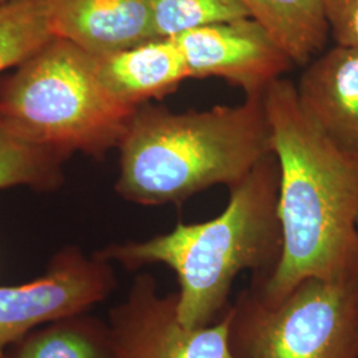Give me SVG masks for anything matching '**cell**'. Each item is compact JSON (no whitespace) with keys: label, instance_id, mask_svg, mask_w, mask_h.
Returning a JSON list of instances; mask_svg holds the SVG:
<instances>
[{"label":"cell","instance_id":"6da1fadb","mask_svg":"<svg viewBox=\"0 0 358 358\" xmlns=\"http://www.w3.org/2000/svg\"><path fill=\"white\" fill-rule=\"evenodd\" d=\"M279 166L282 254L255 289L276 303L307 279H358V154L321 131L279 78L263 94Z\"/></svg>","mask_w":358,"mask_h":358},{"label":"cell","instance_id":"7a4b0ae2","mask_svg":"<svg viewBox=\"0 0 358 358\" xmlns=\"http://www.w3.org/2000/svg\"><path fill=\"white\" fill-rule=\"evenodd\" d=\"M117 192L142 206L180 205L213 186L241 183L272 154L263 94L235 106L171 112L145 103L118 142Z\"/></svg>","mask_w":358,"mask_h":358},{"label":"cell","instance_id":"3957f363","mask_svg":"<svg viewBox=\"0 0 358 358\" xmlns=\"http://www.w3.org/2000/svg\"><path fill=\"white\" fill-rule=\"evenodd\" d=\"M226 208L210 220L178 223L174 230L142 242L115 244L99 252L125 268L164 264L179 284L178 315L190 328L222 316L236 276L245 269L266 278L282 254L278 215L279 166L269 154L230 189Z\"/></svg>","mask_w":358,"mask_h":358},{"label":"cell","instance_id":"277c9868","mask_svg":"<svg viewBox=\"0 0 358 358\" xmlns=\"http://www.w3.org/2000/svg\"><path fill=\"white\" fill-rule=\"evenodd\" d=\"M136 109L105 90L93 55L62 38L50 40L0 84V122L62 154L101 155L118 146Z\"/></svg>","mask_w":358,"mask_h":358},{"label":"cell","instance_id":"5b68a950","mask_svg":"<svg viewBox=\"0 0 358 358\" xmlns=\"http://www.w3.org/2000/svg\"><path fill=\"white\" fill-rule=\"evenodd\" d=\"M229 310L236 358H358V279H307L276 303L251 289Z\"/></svg>","mask_w":358,"mask_h":358},{"label":"cell","instance_id":"8992f818","mask_svg":"<svg viewBox=\"0 0 358 358\" xmlns=\"http://www.w3.org/2000/svg\"><path fill=\"white\" fill-rule=\"evenodd\" d=\"M230 322L227 308L214 324L186 327L179 319L178 294H158L153 278L141 275L110 313L113 358H236Z\"/></svg>","mask_w":358,"mask_h":358},{"label":"cell","instance_id":"52a82bcc","mask_svg":"<svg viewBox=\"0 0 358 358\" xmlns=\"http://www.w3.org/2000/svg\"><path fill=\"white\" fill-rule=\"evenodd\" d=\"M115 285L109 260L71 250L56 256L38 279L0 287V358H8V348L38 325L85 313Z\"/></svg>","mask_w":358,"mask_h":358},{"label":"cell","instance_id":"ba28073f","mask_svg":"<svg viewBox=\"0 0 358 358\" xmlns=\"http://www.w3.org/2000/svg\"><path fill=\"white\" fill-rule=\"evenodd\" d=\"M192 78L217 77L245 92L266 90L294 66L289 56L251 17L217 22L173 36Z\"/></svg>","mask_w":358,"mask_h":358},{"label":"cell","instance_id":"9c48e42d","mask_svg":"<svg viewBox=\"0 0 358 358\" xmlns=\"http://www.w3.org/2000/svg\"><path fill=\"white\" fill-rule=\"evenodd\" d=\"M51 22L55 38L93 56L159 38L152 0H51Z\"/></svg>","mask_w":358,"mask_h":358},{"label":"cell","instance_id":"30bf717a","mask_svg":"<svg viewBox=\"0 0 358 358\" xmlns=\"http://www.w3.org/2000/svg\"><path fill=\"white\" fill-rule=\"evenodd\" d=\"M308 117L334 143L358 154V50L337 45L306 65L296 85Z\"/></svg>","mask_w":358,"mask_h":358},{"label":"cell","instance_id":"8fae6325","mask_svg":"<svg viewBox=\"0 0 358 358\" xmlns=\"http://www.w3.org/2000/svg\"><path fill=\"white\" fill-rule=\"evenodd\" d=\"M96 71L115 100L138 108L162 99L192 78L173 38H157L133 48L94 56Z\"/></svg>","mask_w":358,"mask_h":358},{"label":"cell","instance_id":"7c38bea8","mask_svg":"<svg viewBox=\"0 0 358 358\" xmlns=\"http://www.w3.org/2000/svg\"><path fill=\"white\" fill-rule=\"evenodd\" d=\"M294 65L316 59L331 36L327 0H238Z\"/></svg>","mask_w":358,"mask_h":358},{"label":"cell","instance_id":"4fadbf2b","mask_svg":"<svg viewBox=\"0 0 358 358\" xmlns=\"http://www.w3.org/2000/svg\"><path fill=\"white\" fill-rule=\"evenodd\" d=\"M83 315L27 334L16 344L13 358H113L109 327Z\"/></svg>","mask_w":358,"mask_h":358},{"label":"cell","instance_id":"5bb4252c","mask_svg":"<svg viewBox=\"0 0 358 358\" xmlns=\"http://www.w3.org/2000/svg\"><path fill=\"white\" fill-rule=\"evenodd\" d=\"M53 38L51 0L0 3V72L22 64Z\"/></svg>","mask_w":358,"mask_h":358},{"label":"cell","instance_id":"9a60e30c","mask_svg":"<svg viewBox=\"0 0 358 358\" xmlns=\"http://www.w3.org/2000/svg\"><path fill=\"white\" fill-rule=\"evenodd\" d=\"M64 154L26 141L0 122V190L13 186L51 189Z\"/></svg>","mask_w":358,"mask_h":358},{"label":"cell","instance_id":"2e32d148","mask_svg":"<svg viewBox=\"0 0 358 358\" xmlns=\"http://www.w3.org/2000/svg\"><path fill=\"white\" fill-rule=\"evenodd\" d=\"M159 38L217 22L250 17L238 0H152Z\"/></svg>","mask_w":358,"mask_h":358},{"label":"cell","instance_id":"e0dca14e","mask_svg":"<svg viewBox=\"0 0 358 358\" xmlns=\"http://www.w3.org/2000/svg\"><path fill=\"white\" fill-rule=\"evenodd\" d=\"M329 23L337 45L358 50V0H340L329 15Z\"/></svg>","mask_w":358,"mask_h":358},{"label":"cell","instance_id":"ac0fdd59","mask_svg":"<svg viewBox=\"0 0 358 358\" xmlns=\"http://www.w3.org/2000/svg\"><path fill=\"white\" fill-rule=\"evenodd\" d=\"M340 0H327V7H328V15H331L336 6L338 4Z\"/></svg>","mask_w":358,"mask_h":358},{"label":"cell","instance_id":"d6986e66","mask_svg":"<svg viewBox=\"0 0 358 358\" xmlns=\"http://www.w3.org/2000/svg\"><path fill=\"white\" fill-rule=\"evenodd\" d=\"M4 1H8V0H0V3H4Z\"/></svg>","mask_w":358,"mask_h":358}]
</instances>
